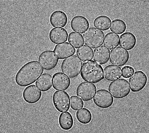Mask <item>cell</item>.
I'll list each match as a JSON object with an SVG mask.
<instances>
[{
	"label": "cell",
	"mask_w": 149,
	"mask_h": 133,
	"mask_svg": "<svg viewBox=\"0 0 149 133\" xmlns=\"http://www.w3.org/2000/svg\"><path fill=\"white\" fill-rule=\"evenodd\" d=\"M76 50L68 42L56 45L54 51L47 50L41 53L38 61L44 69L50 70L57 66L58 60H63L74 55Z\"/></svg>",
	"instance_id": "1"
},
{
	"label": "cell",
	"mask_w": 149,
	"mask_h": 133,
	"mask_svg": "<svg viewBox=\"0 0 149 133\" xmlns=\"http://www.w3.org/2000/svg\"><path fill=\"white\" fill-rule=\"evenodd\" d=\"M44 70L37 61H32L22 66L15 76V82L19 87H25L35 83L42 75Z\"/></svg>",
	"instance_id": "2"
},
{
	"label": "cell",
	"mask_w": 149,
	"mask_h": 133,
	"mask_svg": "<svg viewBox=\"0 0 149 133\" xmlns=\"http://www.w3.org/2000/svg\"><path fill=\"white\" fill-rule=\"evenodd\" d=\"M80 72L83 80L89 83H99L104 78L103 68L93 61L83 63Z\"/></svg>",
	"instance_id": "3"
},
{
	"label": "cell",
	"mask_w": 149,
	"mask_h": 133,
	"mask_svg": "<svg viewBox=\"0 0 149 133\" xmlns=\"http://www.w3.org/2000/svg\"><path fill=\"white\" fill-rule=\"evenodd\" d=\"M82 65V61L75 55L65 59L61 68L65 75L72 78L77 77L79 75Z\"/></svg>",
	"instance_id": "4"
},
{
	"label": "cell",
	"mask_w": 149,
	"mask_h": 133,
	"mask_svg": "<svg viewBox=\"0 0 149 133\" xmlns=\"http://www.w3.org/2000/svg\"><path fill=\"white\" fill-rule=\"evenodd\" d=\"M83 37L85 45L94 49L103 44L104 34L100 30L91 27L83 34Z\"/></svg>",
	"instance_id": "5"
},
{
	"label": "cell",
	"mask_w": 149,
	"mask_h": 133,
	"mask_svg": "<svg viewBox=\"0 0 149 133\" xmlns=\"http://www.w3.org/2000/svg\"><path fill=\"white\" fill-rule=\"evenodd\" d=\"M108 89L112 96L117 99L125 98L130 92L128 81L124 79L112 82L109 85Z\"/></svg>",
	"instance_id": "6"
},
{
	"label": "cell",
	"mask_w": 149,
	"mask_h": 133,
	"mask_svg": "<svg viewBox=\"0 0 149 133\" xmlns=\"http://www.w3.org/2000/svg\"><path fill=\"white\" fill-rule=\"evenodd\" d=\"M52 99L54 105L58 112H67L70 109V96L65 91H56L54 93Z\"/></svg>",
	"instance_id": "7"
},
{
	"label": "cell",
	"mask_w": 149,
	"mask_h": 133,
	"mask_svg": "<svg viewBox=\"0 0 149 133\" xmlns=\"http://www.w3.org/2000/svg\"><path fill=\"white\" fill-rule=\"evenodd\" d=\"M110 62L117 66H122L128 63L129 59L128 51L120 46L112 50L110 55Z\"/></svg>",
	"instance_id": "8"
},
{
	"label": "cell",
	"mask_w": 149,
	"mask_h": 133,
	"mask_svg": "<svg viewBox=\"0 0 149 133\" xmlns=\"http://www.w3.org/2000/svg\"><path fill=\"white\" fill-rule=\"evenodd\" d=\"M93 101L97 107L105 109L113 104L114 99L108 91L102 89L97 91L93 98Z\"/></svg>",
	"instance_id": "9"
},
{
	"label": "cell",
	"mask_w": 149,
	"mask_h": 133,
	"mask_svg": "<svg viewBox=\"0 0 149 133\" xmlns=\"http://www.w3.org/2000/svg\"><path fill=\"white\" fill-rule=\"evenodd\" d=\"M129 81L132 91L137 92L140 91L146 87L148 78L143 71H138L131 76Z\"/></svg>",
	"instance_id": "10"
},
{
	"label": "cell",
	"mask_w": 149,
	"mask_h": 133,
	"mask_svg": "<svg viewBox=\"0 0 149 133\" xmlns=\"http://www.w3.org/2000/svg\"><path fill=\"white\" fill-rule=\"evenodd\" d=\"M97 88L93 84L82 82L78 86L76 91L78 97L84 101H88L93 99L96 93Z\"/></svg>",
	"instance_id": "11"
},
{
	"label": "cell",
	"mask_w": 149,
	"mask_h": 133,
	"mask_svg": "<svg viewBox=\"0 0 149 133\" xmlns=\"http://www.w3.org/2000/svg\"><path fill=\"white\" fill-rule=\"evenodd\" d=\"M42 93L35 85L28 86L24 90L23 93L24 100L27 103L34 104L40 100Z\"/></svg>",
	"instance_id": "12"
},
{
	"label": "cell",
	"mask_w": 149,
	"mask_h": 133,
	"mask_svg": "<svg viewBox=\"0 0 149 133\" xmlns=\"http://www.w3.org/2000/svg\"><path fill=\"white\" fill-rule=\"evenodd\" d=\"M70 84V78L61 72L56 73L53 76V87L56 90L65 91Z\"/></svg>",
	"instance_id": "13"
},
{
	"label": "cell",
	"mask_w": 149,
	"mask_h": 133,
	"mask_svg": "<svg viewBox=\"0 0 149 133\" xmlns=\"http://www.w3.org/2000/svg\"><path fill=\"white\" fill-rule=\"evenodd\" d=\"M70 26L73 31L83 34L88 29L89 23L86 18L79 15L73 18L71 21Z\"/></svg>",
	"instance_id": "14"
},
{
	"label": "cell",
	"mask_w": 149,
	"mask_h": 133,
	"mask_svg": "<svg viewBox=\"0 0 149 133\" xmlns=\"http://www.w3.org/2000/svg\"><path fill=\"white\" fill-rule=\"evenodd\" d=\"M68 18L65 12L60 10L53 12L51 15L50 22L53 27L56 28L64 27L67 24Z\"/></svg>",
	"instance_id": "15"
},
{
	"label": "cell",
	"mask_w": 149,
	"mask_h": 133,
	"mask_svg": "<svg viewBox=\"0 0 149 133\" xmlns=\"http://www.w3.org/2000/svg\"><path fill=\"white\" fill-rule=\"evenodd\" d=\"M68 32L63 28H53L49 34L50 40L55 44L65 42L68 40Z\"/></svg>",
	"instance_id": "16"
},
{
	"label": "cell",
	"mask_w": 149,
	"mask_h": 133,
	"mask_svg": "<svg viewBox=\"0 0 149 133\" xmlns=\"http://www.w3.org/2000/svg\"><path fill=\"white\" fill-rule=\"evenodd\" d=\"M110 51L103 46L99 47L94 51L93 59L97 63L103 65L108 62Z\"/></svg>",
	"instance_id": "17"
},
{
	"label": "cell",
	"mask_w": 149,
	"mask_h": 133,
	"mask_svg": "<svg viewBox=\"0 0 149 133\" xmlns=\"http://www.w3.org/2000/svg\"><path fill=\"white\" fill-rule=\"evenodd\" d=\"M136 39L135 35L130 32H127L122 34L120 39V46L127 50H130L135 47Z\"/></svg>",
	"instance_id": "18"
},
{
	"label": "cell",
	"mask_w": 149,
	"mask_h": 133,
	"mask_svg": "<svg viewBox=\"0 0 149 133\" xmlns=\"http://www.w3.org/2000/svg\"><path fill=\"white\" fill-rule=\"evenodd\" d=\"M104 70V78L107 80L113 81L121 77V68L118 66L109 65L105 68Z\"/></svg>",
	"instance_id": "19"
},
{
	"label": "cell",
	"mask_w": 149,
	"mask_h": 133,
	"mask_svg": "<svg viewBox=\"0 0 149 133\" xmlns=\"http://www.w3.org/2000/svg\"><path fill=\"white\" fill-rule=\"evenodd\" d=\"M52 76L49 74L44 73L36 81V85L42 91H47L52 87Z\"/></svg>",
	"instance_id": "20"
},
{
	"label": "cell",
	"mask_w": 149,
	"mask_h": 133,
	"mask_svg": "<svg viewBox=\"0 0 149 133\" xmlns=\"http://www.w3.org/2000/svg\"><path fill=\"white\" fill-rule=\"evenodd\" d=\"M58 122L61 128L65 130L71 129L74 124V120L72 115L68 112L61 113L58 118Z\"/></svg>",
	"instance_id": "21"
},
{
	"label": "cell",
	"mask_w": 149,
	"mask_h": 133,
	"mask_svg": "<svg viewBox=\"0 0 149 133\" xmlns=\"http://www.w3.org/2000/svg\"><path fill=\"white\" fill-rule=\"evenodd\" d=\"M111 20L110 18L106 15H100L95 18L93 23L95 27L101 30H108L110 27Z\"/></svg>",
	"instance_id": "22"
},
{
	"label": "cell",
	"mask_w": 149,
	"mask_h": 133,
	"mask_svg": "<svg viewBox=\"0 0 149 133\" xmlns=\"http://www.w3.org/2000/svg\"><path fill=\"white\" fill-rule=\"evenodd\" d=\"M119 36L118 34L112 32L107 33L105 37L104 45L111 50L118 46Z\"/></svg>",
	"instance_id": "23"
},
{
	"label": "cell",
	"mask_w": 149,
	"mask_h": 133,
	"mask_svg": "<svg viewBox=\"0 0 149 133\" xmlns=\"http://www.w3.org/2000/svg\"><path fill=\"white\" fill-rule=\"evenodd\" d=\"M93 50L85 45L77 49V54L78 57L83 62L91 61L93 57Z\"/></svg>",
	"instance_id": "24"
},
{
	"label": "cell",
	"mask_w": 149,
	"mask_h": 133,
	"mask_svg": "<svg viewBox=\"0 0 149 133\" xmlns=\"http://www.w3.org/2000/svg\"><path fill=\"white\" fill-rule=\"evenodd\" d=\"M76 118L79 122L83 124L86 125L91 122L92 116L91 112L88 109L83 108L77 112Z\"/></svg>",
	"instance_id": "25"
},
{
	"label": "cell",
	"mask_w": 149,
	"mask_h": 133,
	"mask_svg": "<svg viewBox=\"0 0 149 133\" xmlns=\"http://www.w3.org/2000/svg\"><path fill=\"white\" fill-rule=\"evenodd\" d=\"M126 29V24L123 20L118 19L112 21L110 30L113 32L121 34L124 33Z\"/></svg>",
	"instance_id": "26"
},
{
	"label": "cell",
	"mask_w": 149,
	"mask_h": 133,
	"mask_svg": "<svg viewBox=\"0 0 149 133\" xmlns=\"http://www.w3.org/2000/svg\"><path fill=\"white\" fill-rule=\"evenodd\" d=\"M68 41L76 49L80 48L84 44L82 35L74 32L70 34L68 36Z\"/></svg>",
	"instance_id": "27"
},
{
	"label": "cell",
	"mask_w": 149,
	"mask_h": 133,
	"mask_svg": "<svg viewBox=\"0 0 149 133\" xmlns=\"http://www.w3.org/2000/svg\"><path fill=\"white\" fill-rule=\"evenodd\" d=\"M70 107L74 110L76 111L81 109L84 106V102L80 98L76 96L70 97Z\"/></svg>",
	"instance_id": "28"
},
{
	"label": "cell",
	"mask_w": 149,
	"mask_h": 133,
	"mask_svg": "<svg viewBox=\"0 0 149 133\" xmlns=\"http://www.w3.org/2000/svg\"><path fill=\"white\" fill-rule=\"evenodd\" d=\"M123 76L124 78H128L131 77L135 72V70L130 66H125L123 69Z\"/></svg>",
	"instance_id": "29"
}]
</instances>
